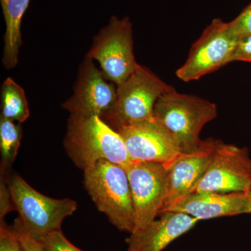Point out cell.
Wrapping results in <instances>:
<instances>
[{"label":"cell","mask_w":251,"mask_h":251,"mask_svg":"<svg viewBox=\"0 0 251 251\" xmlns=\"http://www.w3.org/2000/svg\"><path fill=\"white\" fill-rule=\"evenodd\" d=\"M64 145L69 158L83 171L100 160L125 169L133 162L120 133L99 116L70 115Z\"/></svg>","instance_id":"cell-1"},{"label":"cell","mask_w":251,"mask_h":251,"mask_svg":"<svg viewBox=\"0 0 251 251\" xmlns=\"http://www.w3.org/2000/svg\"><path fill=\"white\" fill-rule=\"evenodd\" d=\"M6 183L23 226L35 239L61 229L64 220L76 211L75 201L44 196L19 175H11Z\"/></svg>","instance_id":"cell-6"},{"label":"cell","mask_w":251,"mask_h":251,"mask_svg":"<svg viewBox=\"0 0 251 251\" xmlns=\"http://www.w3.org/2000/svg\"><path fill=\"white\" fill-rule=\"evenodd\" d=\"M1 117L3 118L22 124L29 117L25 91L11 77H7L1 85Z\"/></svg>","instance_id":"cell-16"},{"label":"cell","mask_w":251,"mask_h":251,"mask_svg":"<svg viewBox=\"0 0 251 251\" xmlns=\"http://www.w3.org/2000/svg\"><path fill=\"white\" fill-rule=\"evenodd\" d=\"M0 219L3 221L6 214L11 211L16 210L9 186L7 183L4 181H1L0 186Z\"/></svg>","instance_id":"cell-22"},{"label":"cell","mask_w":251,"mask_h":251,"mask_svg":"<svg viewBox=\"0 0 251 251\" xmlns=\"http://www.w3.org/2000/svg\"><path fill=\"white\" fill-rule=\"evenodd\" d=\"M36 239L46 251H83L69 242L61 229L52 231Z\"/></svg>","instance_id":"cell-18"},{"label":"cell","mask_w":251,"mask_h":251,"mask_svg":"<svg viewBox=\"0 0 251 251\" xmlns=\"http://www.w3.org/2000/svg\"><path fill=\"white\" fill-rule=\"evenodd\" d=\"M184 213L198 219L206 220L249 214L247 193H191L179 198L160 212Z\"/></svg>","instance_id":"cell-13"},{"label":"cell","mask_w":251,"mask_h":251,"mask_svg":"<svg viewBox=\"0 0 251 251\" xmlns=\"http://www.w3.org/2000/svg\"><path fill=\"white\" fill-rule=\"evenodd\" d=\"M173 88L144 66L138 65L128 78L117 87L113 108L102 119L113 129L146 120H153L157 100Z\"/></svg>","instance_id":"cell-4"},{"label":"cell","mask_w":251,"mask_h":251,"mask_svg":"<svg viewBox=\"0 0 251 251\" xmlns=\"http://www.w3.org/2000/svg\"><path fill=\"white\" fill-rule=\"evenodd\" d=\"M227 25L229 34L238 39L251 35V3Z\"/></svg>","instance_id":"cell-19"},{"label":"cell","mask_w":251,"mask_h":251,"mask_svg":"<svg viewBox=\"0 0 251 251\" xmlns=\"http://www.w3.org/2000/svg\"><path fill=\"white\" fill-rule=\"evenodd\" d=\"M116 100L115 84L109 83L94 60L86 57L79 69L74 94L62 108L73 116L102 117L113 108Z\"/></svg>","instance_id":"cell-10"},{"label":"cell","mask_w":251,"mask_h":251,"mask_svg":"<svg viewBox=\"0 0 251 251\" xmlns=\"http://www.w3.org/2000/svg\"><path fill=\"white\" fill-rule=\"evenodd\" d=\"M86 57L97 61L104 77L119 86L136 70L133 53V25L129 18L112 16L94 37Z\"/></svg>","instance_id":"cell-5"},{"label":"cell","mask_w":251,"mask_h":251,"mask_svg":"<svg viewBox=\"0 0 251 251\" xmlns=\"http://www.w3.org/2000/svg\"><path fill=\"white\" fill-rule=\"evenodd\" d=\"M251 189L249 150L216 140L210 163L192 193H247Z\"/></svg>","instance_id":"cell-7"},{"label":"cell","mask_w":251,"mask_h":251,"mask_svg":"<svg viewBox=\"0 0 251 251\" xmlns=\"http://www.w3.org/2000/svg\"><path fill=\"white\" fill-rule=\"evenodd\" d=\"M6 31L4 36L2 64L6 69L16 67L23 44L21 23L30 0H0Z\"/></svg>","instance_id":"cell-15"},{"label":"cell","mask_w":251,"mask_h":251,"mask_svg":"<svg viewBox=\"0 0 251 251\" xmlns=\"http://www.w3.org/2000/svg\"><path fill=\"white\" fill-rule=\"evenodd\" d=\"M239 40L229 34L227 23L215 18L193 44L176 76L184 82L198 80L232 62Z\"/></svg>","instance_id":"cell-8"},{"label":"cell","mask_w":251,"mask_h":251,"mask_svg":"<svg viewBox=\"0 0 251 251\" xmlns=\"http://www.w3.org/2000/svg\"><path fill=\"white\" fill-rule=\"evenodd\" d=\"M126 171L134 206L135 231L159 216L166 197V168L161 163L133 161Z\"/></svg>","instance_id":"cell-9"},{"label":"cell","mask_w":251,"mask_h":251,"mask_svg":"<svg viewBox=\"0 0 251 251\" xmlns=\"http://www.w3.org/2000/svg\"><path fill=\"white\" fill-rule=\"evenodd\" d=\"M235 61L251 63V35L239 39L232 59V62Z\"/></svg>","instance_id":"cell-23"},{"label":"cell","mask_w":251,"mask_h":251,"mask_svg":"<svg viewBox=\"0 0 251 251\" xmlns=\"http://www.w3.org/2000/svg\"><path fill=\"white\" fill-rule=\"evenodd\" d=\"M247 193L249 198V214H251V189Z\"/></svg>","instance_id":"cell-24"},{"label":"cell","mask_w":251,"mask_h":251,"mask_svg":"<svg viewBox=\"0 0 251 251\" xmlns=\"http://www.w3.org/2000/svg\"><path fill=\"white\" fill-rule=\"evenodd\" d=\"M0 251H24L11 226H6L4 220L0 224Z\"/></svg>","instance_id":"cell-21"},{"label":"cell","mask_w":251,"mask_h":251,"mask_svg":"<svg viewBox=\"0 0 251 251\" xmlns=\"http://www.w3.org/2000/svg\"><path fill=\"white\" fill-rule=\"evenodd\" d=\"M217 116L215 103L197 96L179 93L174 88L157 100L153 118L174 138L181 152L191 153L201 148L203 127Z\"/></svg>","instance_id":"cell-2"},{"label":"cell","mask_w":251,"mask_h":251,"mask_svg":"<svg viewBox=\"0 0 251 251\" xmlns=\"http://www.w3.org/2000/svg\"><path fill=\"white\" fill-rule=\"evenodd\" d=\"M216 140H203L197 151L181 153L166 168V193L161 211L193 192L210 163Z\"/></svg>","instance_id":"cell-12"},{"label":"cell","mask_w":251,"mask_h":251,"mask_svg":"<svg viewBox=\"0 0 251 251\" xmlns=\"http://www.w3.org/2000/svg\"><path fill=\"white\" fill-rule=\"evenodd\" d=\"M11 228L16 234L24 251H46L41 245L39 241L31 235V234L25 228L19 217L15 220Z\"/></svg>","instance_id":"cell-20"},{"label":"cell","mask_w":251,"mask_h":251,"mask_svg":"<svg viewBox=\"0 0 251 251\" xmlns=\"http://www.w3.org/2000/svg\"><path fill=\"white\" fill-rule=\"evenodd\" d=\"M23 131L21 124L0 119V151L1 171H6L14 163L21 146Z\"/></svg>","instance_id":"cell-17"},{"label":"cell","mask_w":251,"mask_h":251,"mask_svg":"<svg viewBox=\"0 0 251 251\" xmlns=\"http://www.w3.org/2000/svg\"><path fill=\"white\" fill-rule=\"evenodd\" d=\"M132 161L166 165L181 154L174 138L156 120H146L117 129Z\"/></svg>","instance_id":"cell-11"},{"label":"cell","mask_w":251,"mask_h":251,"mask_svg":"<svg viewBox=\"0 0 251 251\" xmlns=\"http://www.w3.org/2000/svg\"><path fill=\"white\" fill-rule=\"evenodd\" d=\"M127 239V251H163L171 242L193 228L198 220L184 213L167 211Z\"/></svg>","instance_id":"cell-14"},{"label":"cell","mask_w":251,"mask_h":251,"mask_svg":"<svg viewBox=\"0 0 251 251\" xmlns=\"http://www.w3.org/2000/svg\"><path fill=\"white\" fill-rule=\"evenodd\" d=\"M86 190L97 209L117 229L131 234L135 216L131 190L125 168L100 160L84 171Z\"/></svg>","instance_id":"cell-3"}]
</instances>
